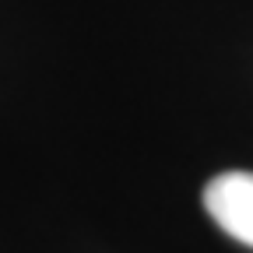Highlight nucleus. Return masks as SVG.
Returning <instances> with one entry per match:
<instances>
[{
  "label": "nucleus",
  "mask_w": 253,
  "mask_h": 253,
  "mask_svg": "<svg viewBox=\"0 0 253 253\" xmlns=\"http://www.w3.org/2000/svg\"><path fill=\"white\" fill-rule=\"evenodd\" d=\"M204 208L214 225L253 246V172H221L204 186Z\"/></svg>",
  "instance_id": "nucleus-1"
}]
</instances>
